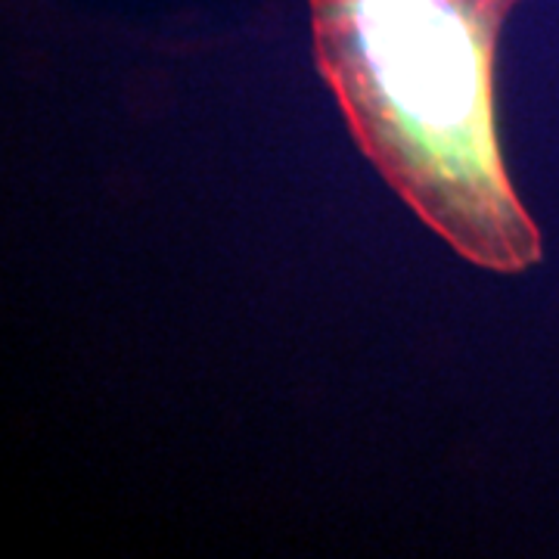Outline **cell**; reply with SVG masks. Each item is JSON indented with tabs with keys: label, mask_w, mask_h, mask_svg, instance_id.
I'll return each instance as SVG.
<instances>
[{
	"label": "cell",
	"mask_w": 559,
	"mask_h": 559,
	"mask_svg": "<svg viewBox=\"0 0 559 559\" xmlns=\"http://www.w3.org/2000/svg\"><path fill=\"white\" fill-rule=\"evenodd\" d=\"M311 53L358 153L457 259L544 264L500 140L498 60L522 0H305Z\"/></svg>",
	"instance_id": "6da1fadb"
}]
</instances>
